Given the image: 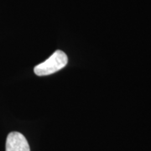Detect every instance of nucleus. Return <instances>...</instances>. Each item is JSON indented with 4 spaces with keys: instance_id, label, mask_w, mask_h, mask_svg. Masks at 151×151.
<instances>
[{
    "instance_id": "obj_2",
    "label": "nucleus",
    "mask_w": 151,
    "mask_h": 151,
    "mask_svg": "<svg viewBox=\"0 0 151 151\" xmlns=\"http://www.w3.org/2000/svg\"><path fill=\"white\" fill-rule=\"evenodd\" d=\"M5 151H30L26 138L19 132H11L6 140Z\"/></svg>"
},
{
    "instance_id": "obj_1",
    "label": "nucleus",
    "mask_w": 151,
    "mask_h": 151,
    "mask_svg": "<svg viewBox=\"0 0 151 151\" xmlns=\"http://www.w3.org/2000/svg\"><path fill=\"white\" fill-rule=\"evenodd\" d=\"M67 62L68 58L65 52H63L62 50H56L46 60L35 65L34 71L36 75L40 76L51 75L64 68Z\"/></svg>"
}]
</instances>
